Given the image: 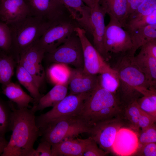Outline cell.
<instances>
[{
  "label": "cell",
  "mask_w": 156,
  "mask_h": 156,
  "mask_svg": "<svg viewBox=\"0 0 156 156\" xmlns=\"http://www.w3.org/2000/svg\"><path fill=\"white\" fill-rule=\"evenodd\" d=\"M91 127L79 115L49 124L40 130V140L49 143L51 145L66 140L74 139L79 135L90 134Z\"/></svg>",
  "instance_id": "cell-5"
},
{
  "label": "cell",
  "mask_w": 156,
  "mask_h": 156,
  "mask_svg": "<svg viewBox=\"0 0 156 156\" xmlns=\"http://www.w3.org/2000/svg\"><path fill=\"white\" fill-rule=\"evenodd\" d=\"M123 111L116 94L98 86L86 100L79 115L92 128L101 123L121 116Z\"/></svg>",
  "instance_id": "cell-3"
},
{
  "label": "cell",
  "mask_w": 156,
  "mask_h": 156,
  "mask_svg": "<svg viewBox=\"0 0 156 156\" xmlns=\"http://www.w3.org/2000/svg\"><path fill=\"white\" fill-rule=\"evenodd\" d=\"M68 10L71 17L79 27L92 35L91 8L82 0H60Z\"/></svg>",
  "instance_id": "cell-18"
},
{
  "label": "cell",
  "mask_w": 156,
  "mask_h": 156,
  "mask_svg": "<svg viewBox=\"0 0 156 156\" xmlns=\"http://www.w3.org/2000/svg\"><path fill=\"white\" fill-rule=\"evenodd\" d=\"M68 83L56 84L46 94L43 95L31 108L36 112L53 107L66 96Z\"/></svg>",
  "instance_id": "cell-20"
},
{
  "label": "cell",
  "mask_w": 156,
  "mask_h": 156,
  "mask_svg": "<svg viewBox=\"0 0 156 156\" xmlns=\"http://www.w3.org/2000/svg\"><path fill=\"white\" fill-rule=\"evenodd\" d=\"M12 110L10 140L1 156H33L34 145L41 134L35 121L36 112L31 108Z\"/></svg>",
  "instance_id": "cell-1"
},
{
  "label": "cell",
  "mask_w": 156,
  "mask_h": 156,
  "mask_svg": "<svg viewBox=\"0 0 156 156\" xmlns=\"http://www.w3.org/2000/svg\"><path fill=\"white\" fill-rule=\"evenodd\" d=\"M109 17V22L105 26L104 37L105 47L109 59L112 54L119 56L129 54L132 47L130 33L116 19Z\"/></svg>",
  "instance_id": "cell-9"
},
{
  "label": "cell",
  "mask_w": 156,
  "mask_h": 156,
  "mask_svg": "<svg viewBox=\"0 0 156 156\" xmlns=\"http://www.w3.org/2000/svg\"><path fill=\"white\" fill-rule=\"evenodd\" d=\"M133 60L149 83V89L156 90V58L140 51Z\"/></svg>",
  "instance_id": "cell-21"
},
{
  "label": "cell",
  "mask_w": 156,
  "mask_h": 156,
  "mask_svg": "<svg viewBox=\"0 0 156 156\" xmlns=\"http://www.w3.org/2000/svg\"><path fill=\"white\" fill-rule=\"evenodd\" d=\"M8 143L5 137L0 136V156L3 152Z\"/></svg>",
  "instance_id": "cell-42"
},
{
  "label": "cell",
  "mask_w": 156,
  "mask_h": 156,
  "mask_svg": "<svg viewBox=\"0 0 156 156\" xmlns=\"http://www.w3.org/2000/svg\"><path fill=\"white\" fill-rule=\"evenodd\" d=\"M156 119L142 111L139 118L138 125L139 128L144 129L155 123Z\"/></svg>",
  "instance_id": "cell-39"
},
{
  "label": "cell",
  "mask_w": 156,
  "mask_h": 156,
  "mask_svg": "<svg viewBox=\"0 0 156 156\" xmlns=\"http://www.w3.org/2000/svg\"><path fill=\"white\" fill-rule=\"evenodd\" d=\"M30 15V10L25 0H0L1 22L8 24Z\"/></svg>",
  "instance_id": "cell-17"
},
{
  "label": "cell",
  "mask_w": 156,
  "mask_h": 156,
  "mask_svg": "<svg viewBox=\"0 0 156 156\" xmlns=\"http://www.w3.org/2000/svg\"><path fill=\"white\" fill-rule=\"evenodd\" d=\"M16 77L21 84L29 92L36 101L35 104L43 96L40 93V88L32 75L21 65L17 64Z\"/></svg>",
  "instance_id": "cell-25"
},
{
  "label": "cell",
  "mask_w": 156,
  "mask_h": 156,
  "mask_svg": "<svg viewBox=\"0 0 156 156\" xmlns=\"http://www.w3.org/2000/svg\"><path fill=\"white\" fill-rule=\"evenodd\" d=\"M12 113L11 101H5L0 96V136L5 137L11 131Z\"/></svg>",
  "instance_id": "cell-30"
},
{
  "label": "cell",
  "mask_w": 156,
  "mask_h": 156,
  "mask_svg": "<svg viewBox=\"0 0 156 156\" xmlns=\"http://www.w3.org/2000/svg\"><path fill=\"white\" fill-rule=\"evenodd\" d=\"M47 74L50 81L55 85L68 83L70 68L64 64L54 63L48 68Z\"/></svg>",
  "instance_id": "cell-29"
},
{
  "label": "cell",
  "mask_w": 156,
  "mask_h": 156,
  "mask_svg": "<svg viewBox=\"0 0 156 156\" xmlns=\"http://www.w3.org/2000/svg\"><path fill=\"white\" fill-rule=\"evenodd\" d=\"M156 10V0H145L128 17L126 21L128 19L149 15Z\"/></svg>",
  "instance_id": "cell-35"
},
{
  "label": "cell",
  "mask_w": 156,
  "mask_h": 156,
  "mask_svg": "<svg viewBox=\"0 0 156 156\" xmlns=\"http://www.w3.org/2000/svg\"><path fill=\"white\" fill-rule=\"evenodd\" d=\"M156 24V10L151 14L127 20L123 28L129 33L149 25Z\"/></svg>",
  "instance_id": "cell-31"
},
{
  "label": "cell",
  "mask_w": 156,
  "mask_h": 156,
  "mask_svg": "<svg viewBox=\"0 0 156 156\" xmlns=\"http://www.w3.org/2000/svg\"><path fill=\"white\" fill-rule=\"evenodd\" d=\"M129 33L132 47L128 54L134 56L139 48L148 41L156 39V24L139 28Z\"/></svg>",
  "instance_id": "cell-24"
},
{
  "label": "cell",
  "mask_w": 156,
  "mask_h": 156,
  "mask_svg": "<svg viewBox=\"0 0 156 156\" xmlns=\"http://www.w3.org/2000/svg\"><path fill=\"white\" fill-rule=\"evenodd\" d=\"M36 42L21 55L17 64L22 65L32 75L40 88L45 78L42 65L45 52Z\"/></svg>",
  "instance_id": "cell-13"
},
{
  "label": "cell",
  "mask_w": 156,
  "mask_h": 156,
  "mask_svg": "<svg viewBox=\"0 0 156 156\" xmlns=\"http://www.w3.org/2000/svg\"><path fill=\"white\" fill-rule=\"evenodd\" d=\"M139 91L143 95L136 101L140 108L156 119V90L141 88Z\"/></svg>",
  "instance_id": "cell-26"
},
{
  "label": "cell",
  "mask_w": 156,
  "mask_h": 156,
  "mask_svg": "<svg viewBox=\"0 0 156 156\" xmlns=\"http://www.w3.org/2000/svg\"><path fill=\"white\" fill-rule=\"evenodd\" d=\"M79 27L70 16L51 23L36 43L44 52L51 53L67 41Z\"/></svg>",
  "instance_id": "cell-7"
},
{
  "label": "cell",
  "mask_w": 156,
  "mask_h": 156,
  "mask_svg": "<svg viewBox=\"0 0 156 156\" xmlns=\"http://www.w3.org/2000/svg\"><path fill=\"white\" fill-rule=\"evenodd\" d=\"M145 0H127V12L126 19Z\"/></svg>",
  "instance_id": "cell-41"
},
{
  "label": "cell",
  "mask_w": 156,
  "mask_h": 156,
  "mask_svg": "<svg viewBox=\"0 0 156 156\" xmlns=\"http://www.w3.org/2000/svg\"><path fill=\"white\" fill-rule=\"evenodd\" d=\"M138 135L125 127L118 131L112 147V153L120 156H133L139 146Z\"/></svg>",
  "instance_id": "cell-14"
},
{
  "label": "cell",
  "mask_w": 156,
  "mask_h": 156,
  "mask_svg": "<svg viewBox=\"0 0 156 156\" xmlns=\"http://www.w3.org/2000/svg\"><path fill=\"white\" fill-rule=\"evenodd\" d=\"M133 156H156V143H149L139 146L136 152Z\"/></svg>",
  "instance_id": "cell-37"
},
{
  "label": "cell",
  "mask_w": 156,
  "mask_h": 156,
  "mask_svg": "<svg viewBox=\"0 0 156 156\" xmlns=\"http://www.w3.org/2000/svg\"><path fill=\"white\" fill-rule=\"evenodd\" d=\"M98 3L105 15L116 19L123 27L127 12V0H98Z\"/></svg>",
  "instance_id": "cell-22"
},
{
  "label": "cell",
  "mask_w": 156,
  "mask_h": 156,
  "mask_svg": "<svg viewBox=\"0 0 156 156\" xmlns=\"http://www.w3.org/2000/svg\"><path fill=\"white\" fill-rule=\"evenodd\" d=\"M140 48V51L156 58V39L148 41Z\"/></svg>",
  "instance_id": "cell-40"
},
{
  "label": "cell",
  "mask_w": 156,
  "mask_h": 156,
  "mask_svg": "<svg viewBox=\"0 0 156 156\" xmlns=\"http://www.w3.org/2000/svg\"><path fill=\"white\" fill-rule=\"evenodd\" d=\"M33 156H52L51 145L46 141L40 140Z\"/></svg>",
  "instance_id": "cell-38"
},
{
  "label": "cell",
  "mask_w": 156,
  "mask_h": 156,
  "mask_svg": "<svg viewBox=\"0 0 156 156\" xmlns=\"http://www.w3.org/2000/svg\"><path fill=\"white\" fill-rule=\"evenodd\" d=\"M105 14L100 8L98 3L91 8V22L94 46L106 61L109 58L106 53L104 43L105 25Z\"/></svg>",
  "instance_id": "cell-16"
},
{
  "label": "cell",
  "mask_w": 156,
  "mask_h": 156,
  "mask_svg": "<svg viewBox=\"0 0 156 156\" xmlns=\"http://www.w3.org/2000/svg\"><path fill=\"white\" fill-rule=\"evenodd\" d=\"M85 4L91 8L98 2V0H82Z\"/></svg>",
  "instance_id": "cell-43"
},
{
  "label": "cell",
  "mask_w": 156,
  "mask_h": 156,
  "mask_svg": "<svg viewBox=\"0 0 156 156\" xmlns=\"http://www.w3.org/2000/svg\"><path fill=\"white\" fill-rule=\"evenodd\" d=\"M99 86L109 92L115 94L118 88L119 82L117 75L105 72L98 76Z\"/></svg>",
  "instance_id": "cell-32"
},
{
  "label": "cell",
  "mask_w": 156,
  "mask_h": 156,
  "mask_svg": "<svg viewBox=\"0 0 156 156\" xmlns=\"http://www.w3.org/2000/svg\"><path fill=\"white\" fill-rule=\"evenodd\" d=\"M31 15L51 24L71 16L68 10L60 0H25Z\"/></svg>",
  "instance_id": "cell-11"
},
{
  "label": "cell",
  "mask_w": 156,
  "mask_h": 156,
  "mask_svg": "<svg viewBox=\"0 0 156 156\" xmlns=\"http://www.w3.org/2000/svg\"><path fill=\"white\" fill-rule=\"evenodd\" d=\"M90 93L66 95L51 110L35 116L37 127L40 131L51 123L79 115Z\"/></svg>",
  "instance_id": "cell-6"
},
{
  "label": "cell",
  "mask_w": 156,
  "mask_h": 156,
  "mask_svg": "<svg viewBox=\"0 0 156 156\" xmlns=\"http://www.w3.org/2000/svg\"><path fill=\"white\" fill-rule=\"evenodd\" d=\"M83 146L84 156H105L109 153L98 147L96 141L92 137L81 139Z\"/></svg>",
  "instance_id": "cell-34"
},
{
  "label": "cell",
  "mask_w": 156,
  "mask_h": 156,
  "mask_svg": "<svg viewBox=\"0 0 156 156\" xmlns=\"http://www.w3.org/2000/svg\"><path fill=\"white\" fill-rule=\"evenodd\" d=\"M139 146L149 143L156 142V126L155 123L140 130L138 134Z\"/></svg>",
  "instance_id": "cell-36"
},
{
  "label": "cell",
  "mask_w": 156,
  "mask_h": 156,
  "mask_svg": "<svg viewBox=\"0 0 156 156\" xmlns=\"http://www.w3.org/2000/svg\"><path fill=\"white\" fill-rule=\"evenodd\" d=\"M12 45L11 31L8 25L0 21V53L10 54Z\"/></svg>",
  "instance_id": "cell-33"
},
{
  "label": "cell",
  "mask_w": 156,
  "mask_h": 156,
  "mask_svg": "<svg viewBox=\"0 0 156 156\" xmlns=\"http://www.w3.org/2000/svg\"><path fill=\"white\" fill-rule=\"evenodd\" d=\"M2 93L12 102L15 103L17 109L29 107L30 103L34 104L36 101L30 95L26 93L18 83L11 81L2 85Z\"/></svg>",
  "instance_id": "cell-19"
},
{
  "label": "cell",
  "mask_w": 156,
  "mask_h": 156,
  "mask_svg": "<svg viewBox=\"0 0 156 156\" xmlns=\"http://www.w3.org/2000/svg\"><path fill=\"white\" fill-rule=\"evenodd\" d=\"M44 58L53 63L70 65L76 68H83L82 45L75 31L67 41L53 51L45 53Z\"/></svg>",
  "instance_id": "cell-8"
},
{
  "label": "cell",
  "mask_w": 156,
  "mask_h": 156,
  "mask_svg": "<svg viewBox=\"0 0 156 156\" xmlns=\"http://www.w3.org/2000/svg\"><path fill=\"white\" fill-rule=\"evenodd\" d=\"M69 94L90 93L99 86L98 76L84 72L83 68H70Z\"/></svg>",
  "instance_id": "cell-15"
},
{
  "label": "cell",
  "mask_w": 156,
  "mask_h": 156,
  "mask_svg": "<svg viewBox=\"0 0 156 156\" xmlns=\"http://www.w3.org/2000/svg\"><path fill=\"white\" fill-rule=\"evenodd\" d=\"M75 31L81 41L83 52V70L86 73L97 75L105 72L117 74L116 71L111 67L92 45L86 35V31L79 27Z\"/></svg>",
  "instance_id": "cell-10"
},
{
  "label": "cell",
  "mask_w": 156,
  "mask_h": 156,
  "mask_svg": "<svg viewBox=\"0 0 156 156\" xmlns=\"http://www.w3.org/2000/svg\"><path fill=\"white\" fill-rule=\"evenodd\" d=\"M142 111L135 101L124 108L122 115L126 127L134 130L138 135L140 130L138 123Z\"/></svg>",
  "instance_id": "cell-28"
},
{
  "label": "cell",
  "mask_w": 156,
  "mask_h": 156,
  "mask_svg": "<svg viewBox=\"0 0 156 156\" xmlns=\"http://www.w3.org/2000/svg\"><path fill=\"white\" fill-rule=\"evenodd\" d=\"M17 64L11 54L0 53V83L2 85L11 81Z\"/></svg>",
  "instance_id": "cell-27"
},
{
  "label": "cell",
  "mask_w": 156,
  "mask_h": 156,
  "mask_svg": "<svg viewBox=\"0 0 156 156\" xmlns=\"http://www.w3.org/2000/svg\"><path fill=\"white\" fill-rule=\"evenodd\" d=\"M119 56L113 68L117 72L119 82L115 94L120 105L124 108L143 96L137 90L138 88L149 89L150 86L144 75L134 62L133 56L128 53Z\"/></svg>",
  "instance_id": "cell-2"
},
{
  "label": "cell",
  "mask_w": 156,
  "mask_h": 156,
  "mask_svg": "<svg viewBox=\"0 0 156 156\" xmlns=\"http://www.w3.org/2000/svg\"><path fill=\"white\" fill-rule=\"evenodd\" d=\"M50 24L31 15L7 24L12 38L10 54L17 64L21 55L38 40Z\"/></svg>",
  "instance_id": "cell-4"
},
{
  "label": "cell",
  "mask_w": 156,
  "mask_h": 156,
  "mask_svg": "<svg viewBox=\"0 0 156 156\" xmlns=\"http://www.w3.org/2000/svg\"><path fill=\"white\" fill-rule=\"evenodd\" d=\"M126 127L122 117H118L101 123L91 128L90 134L103 150L112 153V147L118 130Z\"/></svg>",
  "instance_id": "cell-12"
},
{
  "label": "cell",
  "mask_w": 156,
  "mask_h": 156,
  "mask_svg": "<svg viewBox=\"0 0 156 156\" xmlns=\"http://www.w3.org/2000/svg\"><path fill=\"white\" fill-rule=\"evenodd\" d=\"M52 156H82L83 146L81 139L64 140L51 145Z\"/></svg>",
  "instance_id": "cell-23"
}]
</instances>
